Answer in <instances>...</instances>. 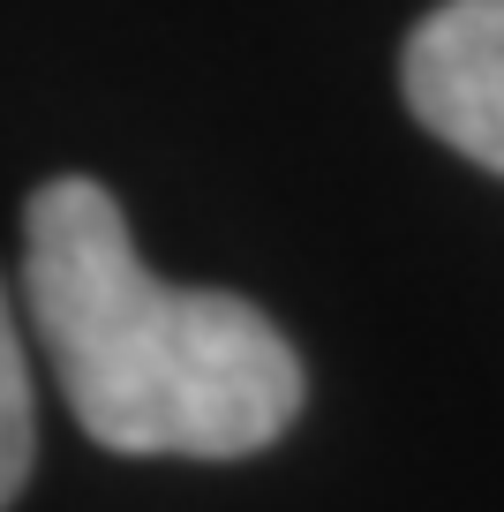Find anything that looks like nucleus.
I'll use <instances>...</instances> for the list:
<instances>
[{"instance_id":"nucleus-1","label":"nucleus","mask_w":504,"mask_h":512,"mask_svg":"<svg viewBox=\"0 0 504 512\" xmlns=\"http://www.w3.org/2000/svg\"><path fill=\"white\" fill-rule=\"evenodd\" d=\"M23 302L83 437L136 460H241L301 415V354L241 294L166 287L98 181L23 211Z\"/></svg>"},{"instance_id":"nucleus-2","label":"nucleus","mask_w":504,"mask_h":512,"mask_svg":"<svg viewBox=\"0 0 504 512\" xmlns=\"http://www.w3.org/2000/svg\"><path fill=\"white\" fill-rule=\"evenodd\" d=\"M399 76L437 144L504 174V0H444L414 23Z\"/></svg>"},{"instance_id":"nucleus-3","label":"nucleus","mask_w":504,"mask_h":512,"mask_svg":"<svg viewBox=\"0 0 504 512\" xmlns=\"http://www.w3.org/2000/svg\"><path fill=\"white\" fill-rule=\"evenodd\" d=\"M23 475H31V369H23L16 317L0 302V505H16Z\"/></svg>"}]
</instances>
